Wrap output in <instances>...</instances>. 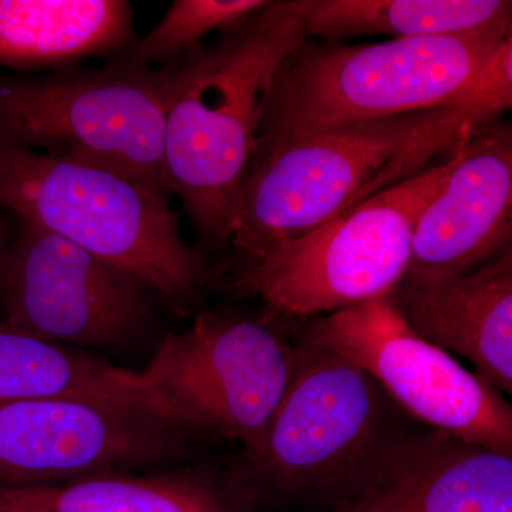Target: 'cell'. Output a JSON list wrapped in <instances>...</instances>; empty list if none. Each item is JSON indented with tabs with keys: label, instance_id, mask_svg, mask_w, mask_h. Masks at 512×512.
<instances>
[{
	"label": "cell",
	"instance_id": "6da1fadb",
	"mask_svg": "<svg viewBox=\"0 0 512 512\" xmlns=\"http://www.w3.org/2000/svg\"><path fill=\"white\" fill-rule=\"evenodd\" d=\"M305 40V0H279L174 64L165 177L208 237L231 238L276 73Z\"/></svg>",
	"mask_w": 512,
	"mask_h": 512
},
{
	"label": "cell",
	"instance_id": "7a4b0ae2",
	"mask_svg": "<svg viewBox=\"0 0 512 512\" xmlns=\"http://www.w3.org/2000/svg\"><path fill=\"white\" fill-rule=\"evenodd\" d=\"M471 106H446L356 121L258 151L232 215L242 258L320 227L423 173L494 121Z\"/></svg>",
	"mask_w": 512,
	"mask_h": 512
},
{
	"label": "cell",
	"instance_id": "3957f363",
	"mask_svg": "<svg viewBox=\"0 0 512 512\" xmlns=\"http://www.w3.org/2000/svg\"><path fill=\"white\" fill-rule=\"evenodd\" d=\"M511 29L512 20L460 35L372 45L305 40L276 73L256 153L356 121L468 106L471 84Z\"/></svg>",
	"mask_w": 512,
	"mask_h": 512
},
{
	"label": "cell",
	"instance_id": "277c9868",
	"mask_svg": "<svg viewBox=\"0 0 512 512\" xmlns=\"http://www.w3.org/2000/svg\"><path fill=\"white\" fill-rule=\"evenodd\" d=\"M167 195L104 165L0 147V207L137 276L184 312L205 266L181 237Z\"/></svg>",
	"mask_w": 512,
	"mask_h": 512
},
{
	"label": "cell",
	"instance_id": "5b68a950",
	"mask_svg": "<svg viewBox=\"0 0 512 512\" xmlns=\"http://www.w3.org/2000/svg\"><path fill=\"white\" fill-rule=\"evenodd\" d=\"M403 412L362 367L305 338L261 447L247 457L259 503L322 508L355 493L407 429Z\"/></svg>",
	"mask_w": 512,
	"mask_h": 512
},
{
	"label": "cell",
	"instance_id": "8992f818",
	"mask_svg": "<svg viewBox=\"0 0 512 512\" xmlns=\"http://www.w3.org/2000/svg\"><path fill=\"white\" fill-rule=\"evenodd\" d=\"M466 143L443 163L320 227L244 258L235 286L295 316L329 315L389 298L409 271L421 214L443 190Z\"/></svg>",
	"mask_w": 512,
	"mask_h": 512
},
{
	"label": "cell",
	"instance_id": "52a82bcc",
	"mask_svg": "<svg viewBox=\"0 0 512 512\" xmlns=\"http://www.w3.org/2000/svg\"><path fill=\"white\" fill-rule=\"evenodd\" d=\"M174 64L114 60L0 83V147L114 168L168 191L165 113Z\"/></svg>",
	"mask_w": 512,
	"mask_h": 512
},
{
	"label": "cell",
	"instance_id": "ba28073f",
	"mask_svg": "<svg viewBox=\"0 0 512 512\" xmlns=\"http://www.w3.org/2000/svg\"><path fill=\"white\" fill-rule=\"evenodd\" d=\"M197 429L160 404L50 397L0 404V487H30L168 466Z\"/></svg>",
	"mask_w": 512,
	"mask_h": 512
},
{
	"label": "cell",
	"instance_id": "9c48e42d",
	"mask_svg": "<svg viewBox=\"0 0 512 512\" xmlns=\"http://www.w3.org/2000/svg\"><path fill=\"white\" fill-rule=\"evenodd\" d=\"M293 363L295 349L264 323L204 313L190 329L168 333L138 375L178 419L241 441L249 457L264 441Z\"/></svg>",
	"mask_w": 512,
	"mask_h": 512
},
{
	"label": "cell",
	"instance_id": "30bf717a",
	"mask_svg": "<svg viewBox=\"0 0 512 512\" xmlns=\"http://www.w3.org/2000/svg\"><path fill=\"white\" fill-rule=\"evenodd\" d=\"M306 338L362 367L407 416L512 456V407L500 390L421 338L392 299L329 313Z\"/></svg>",
	"mask_w": 512,
	"mask_h": 512
},
{
	"label": "cell",
	"instance_id": "8fae6325",
	"mask_svg": "<svg viewBox=\"0 0 512 512\" xmlns=\"http://www.w3.org/2000/svg\"><path fill=\"white\" fill-rule=\"evenodd\" d=\"M153 289L53 232L23 222L8 248L9 325L72 348H128L153 322Z\"/></svg>",
	"mask_w": 512,
	"mask_h": 512
},
{
	"label": "cell",
	"instance_id": "7c38bea8",
	"mask_svg": "<svg viewBox=\"0 0 512 512\" xmlns=\"http://www.w3.org/2000/svg\"><path fill=\"white\" fill-rule=\"evenodd\" d=\"M511 235L512 130L490 121L467 141L443 190L421 214L404 279L468 274L511 249Z\"/></svg>",
	"mask_w": 512,
	"mask_h": 512
},
{
	"label": "cell",
	"instance_id": "4fadbf2b",
	"mask_svg": "<svg viewBox=\"0 0 512 512\" xmlns=\"http://www.w3.org/2000/svg\"><path fill=\"white\" fill-rule=\"evenodd\" d=\"M319 512H512V456L409 430L355 493Z\"/></svg>",
	"mask_w": 512,
	"mask_h": 512
},
{
	"label": "cell",
	"instance_id": "5bb4252c",
	"mask_svg": "<svg viewBox=\"0 0 512 512\" xmlns=\"http://www.w3.org/2000/svg\"><path fill=\"white\" fill-rule=\"evenodd\" d=\"M390 299L417 335L466 357L485 382L512 393L511 249L468 274L404 279Z\"/></svg>",
	"mask_w": 512,
	"mask_h": 512
},
{
	"label": "cell",
	"instance_id": "9a60e30c",
	"mask_svg": "<svg viewBox=\"0 0 512 512\" xmlns=\"http://www.w3.org/2000/svg\"><path fill=\"white\" fill-rule=\"evenodd\" d=\"M130 474L0 487V512H258L261 507L244 470L205 464Z\"/></svg>",
	"mask_w": 512,
	"mask_h": 512
},
{
	"label": "cell",
	"instance_id": "2e32d148",
	"mask_svg": "<svg viewBox=\"0 0 512 512\" xmlns=\"http://www.w3.org/2000/svg\"><path fill=\"white\" fill-rule=\"evenodd\" d=\"M133 13L123 0H0V66H66L123 52L133 42Z\"/></svg>",
	"mask_w": 512,
	"mask_h": 512
},
{
	"label": "cell",
	"instance_id": "e0dca14e",
	"mask_svg": "<svg viewBox=\"0 0 512 512\" xmlns=\"http://www.w3.org/2000/svg\"><path fill=\"white\" fill-rule=\"evenodd\" d=\"M50 397H114L148 400L164 407L137 372L113 366L82 349L37 338L3 320L0 404Z\"/></svg>",
	"mask_w": 512,
	"mask_h": 512
},
{
	"label": "cell",
	"instance_id": "ac0fdd59",
	"mask_svg": "<svg viewBox=\"0 0 512 512\" xmlns=\"http://www.w3.org/2000/svg\"><path fill=\"white\" fill-rule=\"evenodd\" d=\"M512 20L505 0H305V33L330 42L365 35L430 37Z\"/></svg>",
	"mask_w": 512,
	"mask_h": 512
},
{
	"label": "cell",
	"instance_id": "d6986e66",
	"mask_svg": "<svg viewBox=\"0 0 512 512\" xmlns=\"http://www.w3.org/2000/svg\"><path fill=\"white\" fill-rule=\"evenodd\" d=\"M266 0H177L164 18L121 52L119 62L167 66L201 46L208 33L238 28L266 8Z\"/></svg>",
	"mask_w": 512,
	"mask_h": 512
},
{
	"label": "cell",
	"instance_id": "ffe728a7",
	"mask_svg": "<svg viewBox=\"0 0 512 512\" xmlns=\"http://www.w3.org/2000/svg\"><path fill=\"white\" fill-rule=\"evenodd\" d=\"M8 245L0 238V288H2L3 268H5L6 254H8Z\"/></svg>",
	"mask_w": 512,
	"mask_h": 512
},
{
	"label": "cell",
	"instance_id": "44dd1931",
	"mask_svg": "<svg viewBox=\"0 0 512 512\" xmlns=\"http://www.w3.org/2000/svg\"><path fill=\"white\" fill-rule=\"evenodd\" d=\"M15 512H36V511H15Z\"/></svg>",
	"mask_w": 512,
	"mask_h": 512
}]
</instances>
